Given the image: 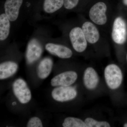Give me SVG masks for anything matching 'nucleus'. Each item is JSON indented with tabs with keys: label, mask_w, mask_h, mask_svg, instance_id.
Here are the masks:
<instances>
[{
	"label": "nucleus",
	"mask_w": 127,
	"mask_h": 127,
	"mask_svg": "<svg viewBox=\"0 0 127 127\" xmlns=\"http://www.w3.org/2000/svg\"><path fill=\"white\" fill-rule=\"evenodd\" d=\"M104 74L106 82L109 88L115 89L120 86L122 81L123 75L118 66L114 64L107 66Z\"/></svg>",
	"instance_id": "nucleus-1"
},
{
	"label": "nucleus",
	"mask_w": 127,
	"mask_h": 127,
	"mask_svg": "<svg viewBox=\"0 0 127 127\" xmlns=\"http://www.w3.org/2000/svg\"><path fill=\"white\" fill-rule=\"evenodd\" d=\"M107 5L103 1H98L92 6L89 13L91 21L96 25L103 26L107 23Z\"/></svg>",
	"instance_id": "nucleus-2"
},
{
	"label": "nucleus",
	"mask_w": 127,
	"mask_h": 127,
	"mask_svg": "<svg viewBox=\"0 0 127 127\" xmlns=\"http://www.w3.org/2000/svg\"><path fill=\"white\" fill-rule=\"evenodd\" d=\"M127 25L121 17H117L114 21L112 32V37L115 43L122 45L125 43L127 37Z\"/></svg>",
	"instance_id": "nucleus-3"
},
{
	"label": "nucleus",
	"mask_w": 127,
	"mask_h": 127,
	"mask_svg": "<svg viewBox=\"0 0 127 127\" xmlns=\"http://www.w3.org/2000/svg\"><path fill=\"white\" fill-rule=\"evenodd\" d=\"M69 38L73 47L78 52H82L87 47V41L81 28L76 27L71 30Z\"/></svg>",
	"instance_id": "nucleus-4"
},
{
	"label": "nucleus",
	"mask_w": 127,
	"mask_h": 127,
	"mask_svg": "<svg viewBox=\"0 0 127 127\" xmlns=\"http://www.w3.org/2000/svg\"><path fill=\"white\" fill-rule=\"evenodd\" d=\"M13 92L17 98L22 104H26L31 101L32 94L26 82L19 78L14 82L12 86Z\"/></svg>",
	"instance_id": "nucleus-5"
},
{
	"label": "nucleus",
	"mask_w": 127,
	"mask_h": 127,
	"mask_svg": "<svg viewBox=\"0 0 127 127\" xmlns=\"http://www.w3.org/2000/svg\"><path fill=\"white\" fill-rule=\"evenodd\" d=\"M51 95L56 101L63 102L74 99L76 96L77 92L72 87L59 86L53 90Z\"/></svg>",
	"instance_id": "nucleus-6"
},
{
	"label": "nucleus",
	"mask_w": 127,
	"mask_h": 127,
	"mask_svg": "<svg viewBox=\"0 0 127 127\" xmlns=\"http://www.w3.org/2000/svg\"><path fill=\"white\" fill-rule=\"evenodd\" d=\"M77 74L73 71L62 73L54 77L51 80V84L53 87L69 86L75 82Z\"/></svg>",
	"instance_id": "nucleus-7"
},
{
	"label": "nucleus",
	"mask_w": 127,
	"mask_h": 127,
	"mask_svg": "<svg viewBox=\"0 0 127 127\" xmlns=\"http://www.w3.org/2000/svg\"><path fill=\"white\" fill-rule=\"evenodd\" d=\"M42 51V47L38 40L35 39L31 40L28 44L26 54L28 63L31 64L37 61L41 57Z\"/></svg>",
	"instance_id": "nucleus-8"
},
{
	"label": "nucleus",
	"mask_w": 127,
	"mask_h": 127,
	"mask_svg": "<svg viewBox=\"0 0 127 127\" xmlns=\"http://www.w3.org/2000/svg\"><path fill=\"white\" fill-rule=\"evenodd\" d=\"M23 0H6L4 4V13L11 22L17 20Z\"/></svg>",
	"instance_id": "nucleus-9"
},
{
	"label": "nucleus",
	"mask_w": 127,
	"mask_h": 127,
	"mask_svg": "<svg viewBox=\"0 0 127 127\" xmlns=\"http://www.w3.org/2000/svg\"><path fill=\"white\" fill-rule=\"evenodd\" d=\"M48 52L62 59H68L72 56L71 50L67 47L59 44L48 43L45 46Z\"/></svg>",
	"instance_id": "nucleus-10"
},
{
	"label": "nucleus",
	"mask_w": 127,
	"mask_h": 127,
	"mask_svg": "<svg viewBox=\"0 0 127 127\" xmlns=\"http://www.w3.org/2000/svg\"><path fill=\"white\" fill-rule=\"evenodd\" d=\"M87 41L91 44H94L99 40L100 34L99 31L93 23L91 22H84L82 27Z\"/></svg>",
	"instance_id": "nucleus-11"
},
{
	"label": "nucleus",
	"mask_w": 127,
	"mask_h": 127,
	"mask_svg": "<svg viewBox=\"0 0 127 127\" xmlns=\"http://www.w3.org/2000/svg\"><path fill=\"white\" fill-rule=\"evenodd\" d=\"M83 82L88 89H94L97 86L98 77L97 73L92 67H88L84 71Z\"/></svg>",
	"instance_id": "nucleus-12"
},
{
	"label": "nucleus",
	"mask_w": 127,
	"mask_h": 127,
	"mask_svg": "<svg viewBox=\"0 0 127 127\" xmlns=\"http://www.w3.org/2000/svg\"><path fill=\"white\" fill-rule=\"evenodd\" d=\"M18 65L14 62L6 61L0 64V79H4L10 77L17 71Z\"/></svg>",
	"instance_id": "nucleus-13"
},
{
	"label": "nucleus",
	"mask_w": 127,
	"mask_h": 127,
	"mask_svg": "<svg viewBox=\"0 0 127 127\" xmlns=\"http://www.w3.org/2000/svg\"><path fill=\"white\" fill-rule=\"evenodd\" d=\"M53 62L50 58H45L39 63L37 68V75L41 79L47 78L52 70Z\"/></svg>",
	"instance_id": "nucleus-14"
},
{
	"label": "nucleus",
	"mask_w": 127,
	"mask_h": 127,
	"mask_svg": "<svg viewBox=\"0 0 127 127\" xmlns=\"http://www.w3.org/2000/svg\"><path fill=\"white\" fill-rule=\"evenodd\" d=\"M10 21L4 13L0 15V40L4 41L9 36L10 30Z\"/></svg>",
	"instance_id": "nucleus-15"
},
{
	"label": "nucleus",
	"mask_w": 127,
	"mask_h": 127,
	"mask_svg": "<svg viewBox=\"0 0 127 127\" xmlns=\"http://www.w3.org/2000/svg\"><path fill=\"white\" fill-rule=\"evenodd\" d=\"M64 5V0H44L43 9L47 14L55 13Z\"/></svg>",
	"instance_id": "nucleus-16"
},
{
	"label": "nucleus",
	"mask_w": 127,
	"mask_h": 127,
	"mask_svg": "<svg viewBox=\"0 0 127 127\" xmlns=\"http://www.w3.org/2000/svg\"><path fill=\"white\" fill-rule=\"evenodd\" d=\"M62 125L64 127H87L85 122L81 119L71 117L65 119Z\"/></svg>",
	"instance_id": "nucleus-17"
},
{
	"label": "nucleus",
	"mask_w": 127,
	"mask_h": 127,
	"mask_svg": "<svg viewBox=\"0 0 127 127\" xmlns=\"http://www.w3.org/2000/svg\"><path fill=\"white\" fill-rule=\"evenodd\" d=\"M87 127H111L109 123L106 122H98L93 119L88 118L84 121Z\"/></svg>",
	"instance_id": "nucleus-18"
},
{
	"label": "nucleus",
	"mask_w": 127,
	"mask_h": 127,
	"mask_svg": "<svg viewBox=\"0 0 127 127\" xmlns=\"http://www.w3.org/2000/svg\"><path fill=\"white\" fill-rule=\"evenodd\" d=\"M28 127H42L43 124L41 120L37 117H33L30 119L27 123Z\"/></svg>",
	"instance_id": "nucleus-19"
},
{
	"label": "nucleus",
	"mask_w": 127,
	"mask_h": 127,
	"mask_svg": "<svg viewBox=\"0 0 127 127\" xmlns=\"http://www.w3.org/2000/svg\"><path fill=\"white\" fill-rule=\"evenodd\" d=\"M79 0H64V6L66 9L71 10L78 4Z\"/></svg>",
	"instance_id": "nucleus-20"
},
{
	"label": "nucleus",
	"mask_w": 127,
	"mask_h": 127,
	"mask_svg": "<svg viewBox=\"0 0 127 127\" xmlns=\"http://www.w3.org/2000/svg\"><path fill=\"white\" fill-rule=\"evenodd\" d=\"M123 2L124 4L127 6V0H123Z\"/></svg>",
	"instance_id": "nucleus-21"
},
{
	"label": "nucleus",
	"mask_w": 127,
	"mask_h": 127,
	"mask_svg": "<svg viewBox=\"0 0 127 127\" xmlns=\"http://www.w3.org/2000/svg\"><path fill=\"white\" fill-rule=\"evenodd\" d=\"M124 127H127V123H126L125 124H124Z\"/></svg>",
	"instance_id": "nucleus-22"
},
{
	"label": "nucleus",
	"mask_w": 127,
	"mask_h": 127,
	"mask_svg": "<svg viewBox=\"0 0 127 127\" xmlns=\"http://www.w3.org/2000/svg\"><path fill=\"white\" fill-rule=\"evenodd\" d=\"M16 104V102H14L12 103V104H13V105H15Z\"/></svg>",
	"instance_id": "nucleus-23"
},
{
	"label": "nucleus",
	"mask_w": 127,
	"mask_h": 127,
	"mask_svg": "<svg viewBox=\"0 0 127 127\" xmlns=\"http://www.w3.org/2000/svg\"></svg>",
	"instance_id": "nucleus-24"
}]
</instances>
